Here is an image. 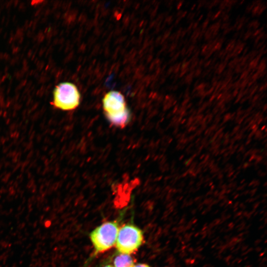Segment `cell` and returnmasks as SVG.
Returning a JSON list of instances; mask_svg holds the SVG:
<instances>
[{"label":"cell","instance_id":"obj_2","mask_svg":"<svg viewBox=\"0 0 267 267\" xmlns=\"http://www.w3.org/2000/svg\"><path fill=\"white\" fill-rule=\"evenodd\" d=\"M117 222H106L92 230L89 237L95 253H100L111 248L116 243L119 230Z\"/></svg>","mask_w":267,"mask_h":267},{"label":"cell","instance_id":"obj_3","mask_svg":"<svg viewBox=\"0 0 267 267\" xmlns=\"http://www.w3.org/2000/svg\"><path fill=\"white\" fill-rule=\"evenodd\" d=\"M81 95L77 87L70 82L61 83L54 88L51 104L63 111L76 109L80 103Z\"/></svg>","mask_w":267,"mask_h":267},{"label":"cell","instance_id":"obj_6","mask_svg":"<svg viewBox=\"0 0 267 267\" xmlns=\"http://www.w3.org/2000/svg\"><path fill=\"white\" fill-rule=\"evenodd\" d=\"M134 267H150L149 266L146 264H137L135 265H134Z\"/></svg>","mask_w":267,"mask_h":267},{"label":"cell","instance_id":"obj_5","mask_svg":"<svg viewBox=\"0 0 267 267\" xmlns=\"http://www.w3.org/2000/svg\"><path fill=\"white\" fill-rule=\"evenodd\" d=\"M134 261L130 255L120 254L114 260V267H134Z\"/></svg>","mask_w":267,"mask_h":267},{"label":"cell","instance_id":"obj_7","mask_svg":"<svg viewBox=\"0 0 267 267\" xmlns=\"http://www.w3.org/2000/svg\"><path fill=\"white\" fill-rule=\"evenodd\" d=\"M104 267H113L112 266H111L110 265H106V266H104Z\"/></svg>","mask_w":267,"mask_h":267},{"label":"cell","instance_id":"obj_4","mask_svg":"<svg viewBox=\"0 0 267 267\" xmlns=\"http://www.w3.org/2000/svg\"><path fill=\"white\" fill-rule=\"evenodd\" d=\"M143 241L142 230L133 224H125L119 228L116 247L121 254L130 255L135 252Z\"/></svg>","mask_w":267,"mask_h":267},{"label":"cell","instance_id":"obj_1","mask_svg":"<svg viewBox=\"0 0 267 267\" xmlns=\"http://www.w3.org/2000/svg\"><path fill=\"white\" fill-rule=\"evenodd\" d=\"M104 115L112 126L123 129L131 120V113L124 95L118 91H110L102 99Z\"/></svg>","mask_w":267,"mask_h":267}]
</instances>
